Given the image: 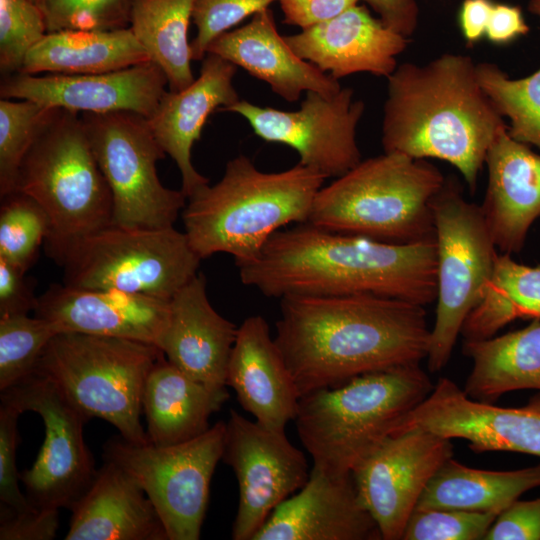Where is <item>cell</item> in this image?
<instances>
[{"label": "cell", "mask_w": 540, "mask_h": 540, "mask_svg": "<svg viewBox=\"0 0 540 540\" xmlns=\"http://www.w3.org/2000/svg\"><path fill=\"white\" fill-rule=\"evenodd\" d=\"M150 61L128 28L47 33L27 54L22 74H98Z\"/></svg>", "instance_id": "29"}, {"label": "cell", "mask_w": 540, "mask_h": 540, "mask_svg": "<svg viewBox=\"0 0 540 540\" xmlns=\"http://www.w3.org/2000/svg\"><path fill=\"white\" fill-rule=\"evenodd\" d=\"M431 329L424 306L369 295L281 298L274 340L300 397L362 374L420 364Z\"/></svg>", "instance_id": "1"}, {"label": "cell", "mask_w": 540, "mask_h": 540, "mask_svg": "<svg viewBox=\"0 0 540 540\" xmlns=\"http://www.w3.org/2000/svg\"><path fill=\"white\" fill-rule=\"evenodd\" d=\"M86 132L113 199L112 224L134 228H167L186 205L180 190L165 187L157 162L166 153L148 119L129 111L83 113Z\"/></svg>", "instance_id": "12"}, {"label": "cell", "mask_w": 540, "mask_h": 540, "mask_svg": "<svg viewBox=\"0 0 540 540\" xmlns=\"http://www.w3.org/2000/svg\"><path fill=\"white\" fill-rule=\"evenodd\" d=\"M528 9L533 15L540 18V0H530Z\"/></svg>", "instance_id": "50"}, {"label": "cell", "mask_w": 540, "mask_h": 540, "mask_svg": "<svg viewBox=\"0 0 540 540\" xmlns=\"http://www.w3.org/2000/svg\"><path fill=\"white\" fill-rule=\"evenodd\" d=\"M433 387L420 364H410L301 396L294 421L312 467L335 477L350 476Z\"/></svg>", "instance_id": "5"}, {"label": "cell", "mask_w": 540, "mask_h": 540, "mask_svg": "<svg viewBox=\"0 0 540 540\" xmlns=\"http://www.w3.org/2000/svg\"><path fill=\"white\" fill-rule=\"evenodd\" d=\"M132 0H44L47 31L128 28Z\"/></svg>", "instance_id": "39"}, {"label": "cell", "mask_w": 540, "mask_h": 540, "mask_svg": "<svg viewBox=\"0 0 540 540\" xmlns=\"http://www.w3.org/2000/svg\"><path fill=\"white\" fill-rule=\"evenodd\" d=\"M22 412L5 402L0 405V518L21 516L37 508L19 488L16 467L19 443L18 419Z\"/></svg>", "instance_id": "42"}, {"label": "cell", "mask_w": 540, "mask_h": 540, "mask_svg": "<svg viewBox=\"0 0 540 540\" xmlns=\"http://www.w3.org/2000/svg\"><path fill=\"white\" fill-rule=\"evenodd\" d=\"M238 327L211 305L206 278L195 275L169 301V315L157 347L194 380L225 389Z\"/></svg>", "instance_id": "22"}, {"label": "cell", "mask_w": 540, "mask_h": 540, "mask_svg": "<svg viewBox=\"0 0 540 540\" xmlns=\"http://www.w3.org/2000/svg\"><path fill=\"white\" fill-rule=\"evenodd\" d=\"M436 243L394 244L301 223L274 233L241 282L267 297L369 294L426 306L436 301Z\"/></svg>", "instance_id": "2"}, {"label": "cell", "mask_w": 540, "mask_h": 540, "mask_svg": "<svg viewBox=\"0 0 540 540\" xmlns=\"http://www.w3.org/2000/svg\"><path fill=\"white\" fill-rule=\"evenodd\" d=\"M483 540H540V497L512 502L497 515Z\"/></svg>", "instance_id": "43"}, {"label": "cell", "mask_w": 540, "mask_h": 540, "mask_svg": "<svg viewBox=\"0 0 540 540\" xmlns=\"http://www.w3.org/2000/svg\"><path fill=\"white\" fill-rule=\"evenodd\" d=\"M48 33L42 9L29 0H0V70L21 72L27 54Z\"/></svg>", "instance_id": "38"}, {"label": "cell", "mask_w": 540, "mask_h": 540, "mask_svg": "<svg viewBox=\"0 0 540 540\" xmlns=\"http://www.w3.org/2000/svg\"><path fill=\"white\" fill-rule=\"evenodd\" d=\"M325 179L300 163L263 172L247 156H236L217 183L187 198L181 212L184 233L201 259L227 253L236 265L250 261L284 226L308 221Z\"/></svg>", "instance_id": "4"}, {"label": "cell", "mask_w": 540, "mask_h": 540, "mask_svg": "<svg viewBox=\"0 0 540 540\" xmlns=\"http://www.w3.org/2000/svg\"><path fill=\"white\" fill-rule=\"evenodd\" d=\"M228 398L226 388L213 389L194 380L163 355L150 370L143 390L149 442L169 446L200 436Z\"/></svg>", "instance_id": "28"}, {"label": "cell", "mask_w": 540, "mask_h": 540, "mask_svg": "<svg viewBox=\"0 0 540 540\" xmlns=\"http://www.w3.org/2000/svg\"><path fill=\"white\" fill-rule=\"evenodd\" d=\"M481 87L498 113L509 120V134L540 148V67L532 74L510 78L496 64H477Z\"/></svg>", "instance_id": "34"}, {"label": "cell", "mask_w": 540, "mask_h": 540, "mask_svg": "<svg viewBox=\"0 0 540 540\" xmlns=\"http://www.w3.org/2000/svg\"><path fill=\"white\" fill-rule=\"evenodd\" d=\"M1 401L22 413L33 411L45 437L30 469L20 473L29 501L39 510H71L96 476L83 435L89 420L49 379L37 373L1 392Z\"/></svg>", "instance_id": "13"}, {"label": "cell", "mask_w": 540, "mask_h": 540, "mask_svg": "<svg viewBox=\"0 0 540 540\" xmlns=\"http://www.w3.org/2000/svg\"><path fill=\"white\" fill-rule=\"evenodd\" d=\"M539 486L540 465L493 471L467 467L451 457L431 478L415 509L499 514L520 495Z\"/></svg>", "instance_id": "31"}, {"label": "cell", "mask_w": 540, "mask_h": 540, "mask_svg": "<svg viewBox=\"0 0 540 540\" xmlns=\"http://www.w3.org/2000/svg\"><path fill=\"white\" fill-rule=\"evenodd\" d=\"M25 271L0 258V316L34 311L38 296L35 281Z\"/></svg>", "instance_id": "44"}, {"label": "cell", "mask_w": 540, "mask_h": 540, "mask_svg": "<svg viewBox=\"0 0 540 540\" xmlns=\"http://www.w3.org/2000/svg\"><path fill=\"white\" fill-rule=\"evenodd\" d=\"M433 216L437 305L426 359L428 369L438 372L449 362L465 320L483 298L497 248L480 205L464 198L456 179H445L433 200Z\"/></svg>", "instance_id": "9"}, {"label": "cell", "mask_w": 540, "mask_h": 540, "mask_svg": "<svg viewBox=\"0 0 540 540\" xmlns=\"http://www.w3.org/2000/svg\"><path fill=\"white\" fill-rule=\"evenodd\" d=\"M59 528V510H35L0 518V540H51Z\"/></svg>", "instance_id": "45"}, {"label": "cell", "mask_w": 540, "mask_h": 540, "mask_svg": "<svg viewBox=\"0 0 540 540\" xmlns=\"http://www.w3.org/2000/svg\"><path fill=\"white\" fill-rule=\"evenodd\" d=\"M207 53L218 55L266 82L288 102H296L303 92L330 96L342 88L339 80L293 51L278 32L269 8L253 15L245 25L217 37Z\"/></svg>", "instance_id": "26"}, {"label": "cell", "mask_w": 540, "mask_h": 540, "mask_svg": "<svg viewBox=\"0 0 540 540\" xmlns=\"http://www.w3.org/2000/svg\"><path fill=\"white\" fill-rule=\"evenodd\" d=\"M193 4L194 0H132L129 28L173 92L195 81L188 41Z\"/></svg>", "instance_id": "32"}, {"label": "cell", "mask_w": 540, "mask_h": 540, "mask_svg": "<svg viewBox=\"0 0 540 540\" xmlns=\"http://www.w3.org/2000/svg\"><path fill=\"white\" fill-rule=\"evenodd\" d=\"M445 179L426 159L384 152L321 187L306 223L394 244L435 241L433 200Z\"/></svg>", "instance_id": "6"}, {"label": "cell", "mask_w": 540, "mask_h": 540, "mask_svg": "<svg viewBox=\"0 0 540 540\" xmlns=\"http://www.w3.org/2000/svg\"><path fill=\"white\" fill-rule=\"evenodd\" d=\"M78 114L57 109L23 159L14 188L45 211L44 248L57 264L74 243L113 221L112 194Z\"/></svg>", "instance_id": "7"}, {"label": "cell", "mask_w": 540, "mask_h": 540, "mask_svg": "<svg viewBox=\"0 0 540 540\" xmlns=\"http://www.w3.org/2000/svg\"><path fill=\"white\" fill-rule=\"evenodd\" d=\"M71 512L66 540H168L144 490L109 461Z\"/></svg>", "instance_id": "27"}, {"label": "cell", "mask_w": 540, "mask_h": 540, "mask_svg": "<svg viewBox=\"0 0 540 540\" xmlns=\"http://www.w3.org/2000/svg\"><path fill=\"white\" fill-rule=\"evenodd\" d=\"M202 259L184 232L172 227L111 224L74 243L63 255V283L170 300L198 274Z\"/></svg>", "instance_id": "10"}, {"label": "cell", "mask_w": 540, "mask_h": 540, "mask_svg": "<svg viewBox=\"0 0 540 540\" xmlns=\"http://www.w3.org/2000/svg\"><path fill=\"white\" fill-rule=\"evenodd\" d=\"M469 56L403 63L387 77L381 143L386 153L448 162L474 193L490 145L506 127Z\"/></svg>", "instance_id": "3"}, {"label": "cell", "mask_w": 540, "mask_h": 540, "mask_svg": "<svg viewBox=\"0 0 540 540\" xmlns=\"http://www.w3.org/2000/svg\"><path fill=\"white\" fill-rule=\"evenodd\" d=\"M226 386L234 390L242 408L266 428L285 432L287 424L296 418L300 394L260 315L250 316L238 326Z\"/></svg>", "instance_id": "24"}, {"label": "cell", "mask_w": 540, "mask_h": 540, "mask_svg": "<svg viewBox=\"0 0 540 540\" xmlns=\"http://www.w3.org/2000/svg\"><path fill=\"white\" fill-rule=\"evenodd\" d=\"M540 319V266L497 254L483 298L462 327L468 340L492 337L516 319Z\"/></svg>", "instance_id": "33"}, {"label": "cell", "mask_w": 540, "mask_h": 540, "mask_svg": "<svg viewBox=\"0 0 540 540\" xmlns=\"http://www.w3.org/2000/svg\"><path fill=\"white\" fill-rule=\"evenodd\" d=\"M485 164L488 184L480 205L496 248L505 254L524 247L540 218V154L502 128L490 145Z\"/></svg>", "instance_id": "25"}, {"label": "cell", "mask_w": 540, "mask_h": 540, "mask_svg": "<svg viewBox=\"0 0 540 540\" xmlns=\"http://www.w3.org/2000/svg\"><path fill=\"white\" fill-rule=\"evenodd\" d=\"M225 430L226 423L220 421L196 438L169 446L135 444L118 436L106 442L103 457L141 486L168 540H198Z\"/></svg>", "instance_id": "11"}, {"label": "cell", "mask_w": 540, "mask_h": 540, "mask_svg": "<svg viewBox=\"0 0 540 540\" xmlns=\"http://www.w3.org/2000/svg\"><path fill=\"white\" fill-rule=\"evenodd\" d=\"M273 2L277 0H194L192 21L197 33L190 42L192 61L203 60L217 37Z\"/></svg>", "instance_id": "41"}, {"label": "cell", "mask_w": 540, "mask_h": 540, "mask_svg": "<svg viewBox=\"0 0 540 540\" xmlns=\"http://www.w3.org/2000/svg\"><path fill=\"white\" fill-rule=\"evenodd\" d=\"M360 0H277L283 22L302 29L328 21Z\"/></svg>", "instance_id": "46"}, {"label": "cell", "mask_w": 540, "mask_h": 540, "mask_svg": "<svg viewBox=\"0 0 540 540\" xmlns=\"http://www.w3.org/2000/svg\"><path fill=\"white\" fill-rule=\"evenodd\" d=\"M365 104L351 88L326 96L307 91L300 108L283 111L239 100L224 111L242 116L266 142L294 149L301 165L326 178L340 177L361 161L356 140Z\"/></svg>", "instance_id": "14"}, {"label": "cell", "mask_w": 540, "mask_h": 540, "mask_svg": "<svg viewBox=\"0 0 540 540\" xmlns=\"http://www.w3.org/2000/svg\"><path fill=\"white\" fill-rule=\"evenodd\" d=\"M167 85V77L161 68L147 61L98 74L38 76L17 73L4 77L0 95L5 99H26L77 113L129 111L149 118Z\"/></svg>", "instance_id": "18"}, {"label": "cell", "mask_w": 540, "mask_h": 540, "mask_svg": "<svg viewBox=\"0 0 540 540\" xmlns=\"http://www.w3.org/2000/svg\"><path fill=\"white\" fill-rule=\"evenodd\" d=\"M529 32L520 7L506 3H494L485 36L497 45L509 44Z\"/></svg>", "instance_id": "47"}, {"label": "cell", "mask_w": 540, "mask_h": 540, "mask_svg": "<svg viewBox=\"0 0 540 540\" xmlns=\"http://www.w3.org/2000/svg\"><path fill=\"white\" fill-rule=\"evenodd\" d=\"M169 301L114 289L52 284L38 296L34 315L58 333L74 332L141 341L157 346Z\"/></svg>", "instance_id": "19"}, {"label": "cell", "mask_w": 540, "mask_h": 540, "mask_svg": "<svg viewBox=\"0 0 540 540\" xmlns=\"http://www.w3.org/2000/svg\"><path fill=\"white\" fill-rule=\"evenodd\" d=\"M48 232V217L33 198L19 191L1 197L0 258L27 272Z\"/></svg>", "instance_id": "37"}, {"label": "cell", "mask_w": 540, "mask_h": 540, "mask_svg": "<svg viewBox=\"0 0 540 540\" xmlns=\"http://www.w3.org/2000/svg\"><path fill=\"white\" fill-rule=\"evenodd\" d=\"M58 334L45 319L28 314L0 316V392L35 373L51 339Z\"/></svg>", "instance_id": "36"}, {"label": "cell", "mask_w": 540, "mask_h": 540, "mask_svg": "<svg viewBox=\"0 0 540 540\" xmlns=\"http://www.w3.org/2000/svg\"><path fill=\"white\" fill-rule=\"evenodd\" d=\"M462 353L472 360L464 392L493 403L508 392L540 391V319L500 336L463 340Z\"/></svg>", "instance_id": "30"}, {"label": "cell", "mask_w": 540, "mask_h": 540, "mask_svg": "<svg viewBox=\"0 0 540 540\" xmlns=\"http://www.w3.org/2000/svg\"><path fill=\"white\" fill-rule=\"evenodd\" d=\"M378 526L359 501L352 475L312 467L306 484L283 501L253 540H378Z\"/></svg>", "instance_id": "20"}, {"label": "cell", "mask_w": 540, "mask_h": 540, "mask_svg": "<svg viewBox=\"0 0 540 540\" xmlns=\"http://www.w3.org/2000/svg\"><path fill=\"white\" fill-rule=\"evenodd\" d=\"M163 355L141 341L63 332L48 343L35 373L52 381L88 419L101 418L125 440L147 444L140 421L143 390Z\"/></svg>", "instance_id": "8"}, {"label": "cell", "mask_w": 540, "mask_h": 540, "mask_svg": "<svg viewBox=\"0 0 540 540\" xmlns=\"http://www.w3.org/2000/svg\"><path fill=\"white\" fill-rule=\"evenodd\" d=\"M412 428L463 439L477 453L509 451L540 457V394L522 407H500L472 399L452 380L440 378L392 435Z\"/></svg>", "instance_id": "17"}, {"label": "cell", "mask_w": 540, "mask_h": 540, "mask_svg": "<svg viewBox=\"0 0 540 540\" xmlns=\"http://www.w3.org/2000/svg\"><path fill=\"white\" fill-rule=\"evenodd\" d=\"M360 1L367 3L385 26L407 38L417 28L419 9L416 0Z\"/></svg>", "instance_id": "48"}, {"label": "cell", "mask_w": 540, "mask_h": 540, "mask_svg": "<svg viewBox=\"0 0 540 540\" xmlns=\"http://www.w3.org/2000/svg\"><path fill=\"white\" fill-rule=\"evenodd\" d=\"M284 38L299 57L337 80L359 72L387 78L409 43L358 4Z\"/></svg>", "instance_id": "21"}, {"label": "cell", "mask_w": 540, "mask_h": 540, "mask_svg": "<svg viewBox=\"0 0 540 540\" xmlns=\"http://www.w3.org/2000/svg\"><path fill=\"white\" fill-rule=\"evenodd\" d=\"M29 1H31V2H33V3H35V4H37L40 8H41V6H42V4H43V2H44V0H29Z\"/></svg>", "instance_id": "51"}, {"label": "cell", "mask_w": 540, "mask_h": 540, "mask_svg": "<svg viewBox=\"0 0 540 540\" xmlns=\"http://www.w3.org/2000/svg\"><path fill=\"white\" fill-rule=\"evenodd\" d=\"M497 513L452 509H415L403 540H483Z\"/></svg>", "instance_id": "40"}, {"label": "cell", "mask_w": 540, "mask_h": 540, "mask_svg": "<svg viewBox=\"0 0 540 540\" xmlns=\"http://www.w3.org/2000/svg\"><path fill=\"white\" fill-rule=\"evenodd\" d=\"M58 108L26 99L0 100V196L14 191L26 154Z\"/></svg>", "instance_id": "35"}, {"label": "cell", "mask_w": 540, "mask_h": 540, "mask_svg": "<svg viewBox=\"0 0 540 540\" xmlns=\"http://www.w3.org/2000/svg\"><path fill=\"white\" fill-rule=\"evenodd\" d=\"M494 2L492 0H464L459 11V26L469 45L480 41L486 29Z\"/></svg>", "instance_id": "49"}, {"label": "cell", "mask_w": 540, "mask_h": 540, "mask_svg": "<svg viewBox=\"0 0 540 540\" xmlns=\"http://www.w3.org/2000/svg\"><path fill=\"white\" fill-rule=\"evenodd\" d=\"M236 70L233 63L207 53L199 77L181 91H166L147 118L157 142L176 163L181 191L187 198L209 183L193 166L191 150L200 139L208 117L240 100L233 85Z\"/></svg>", "instance_id": "23"}, {"label": "cell", "mask_w": 540, "mask_h": 540, "mask_svg": "<svg viewBox=\"0 0 540 540\" xmlns=\"http://www.w3.org/2000/svg\"><path fill=\"white\" fill-rule=\"evenodd\" d=\"M453 455L451 439L412 428L392 435L352 472L362 506L383 540H401L431 478Z\"/></svg>", "instance_id": "16"}, {"label": "cell", "mask_w": 540, "mask_h": 540, "mask_svg": "<svg viewBox=\"0 0 540 540\" xmlns=\"http://www.w3.org/2000/svg\"><path fill=\"white\" fill-rule=\"evenodd\" d=\"M225 423L222 460L232 468L239 488L232 539L253 540L271 513L306 484L311 469L285 432L235 410Z\"/></svg>", "instance_id": "15"}]
</instances>
